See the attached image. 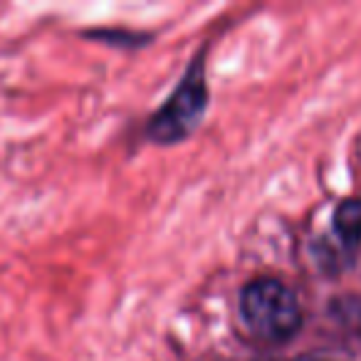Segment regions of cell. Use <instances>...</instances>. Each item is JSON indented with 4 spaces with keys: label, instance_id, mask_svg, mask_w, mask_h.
Listing matches in <instances>:
<instances>
[{
    "label": "cell",
    "instance_id": "4",
    "mask_svg": "<svg viewBox=\"0 0 361 361\" xmlns=\"http://www.w3.org/2000/svg\"><path fill=\"white\" fill-rule=\"evenodd\" d=\"M307 361H324V359H307Z\"/></svg>",
    "mask_w": 361,
    "mask_h": 361
},
{
    "label": "cell",
    "instance_id": "2",
    "mask_svg": "<svg viewBox=\"0 0 361 361\" xmlns=\"http://www.w3.org/2000/svg\"><path fill=\"white\" fill-rule=\"evenodd\" d=\"M208 106V85L203 72V57H196L188 67L186 77L173 90L164 106L151 116L149 131L151 141L156 144H178L183 141L203 119V111Z\"/></svg>",
    "mask_w": 361,
    "mask_h": 361
},
{
    "label": "cell",
    "instance_id": "3",
    "mask_svg": "<svg viewBox=\"0 0 361 361\" xmlns=\"http://www.w3.org/2000/svg\"><path fill=\"white\" fill-rule=\"evenodd\" d=\"M331 228L336 233V240L346 250H356L361 245V198H346L334 208Z\"/></svg>",
    "mask_w": 361,
    "mask_h": 361
},
{
    "label": "cell",
    "instance_id": "1",
    "mask_svg": "<svg viewBox=\"0 0 361 361\" xmlns=\"http://www.w3.org/2000/svg\"><path fill=\"white\" fill-rule=\"evenodd\" d=\"M240 314L265 341H290L302 326V310L295 292L280 280L260 277L243 287Z\"/></svg>",
    "mask_w": 361,
    "mask_h": 361
}]
</instances>
